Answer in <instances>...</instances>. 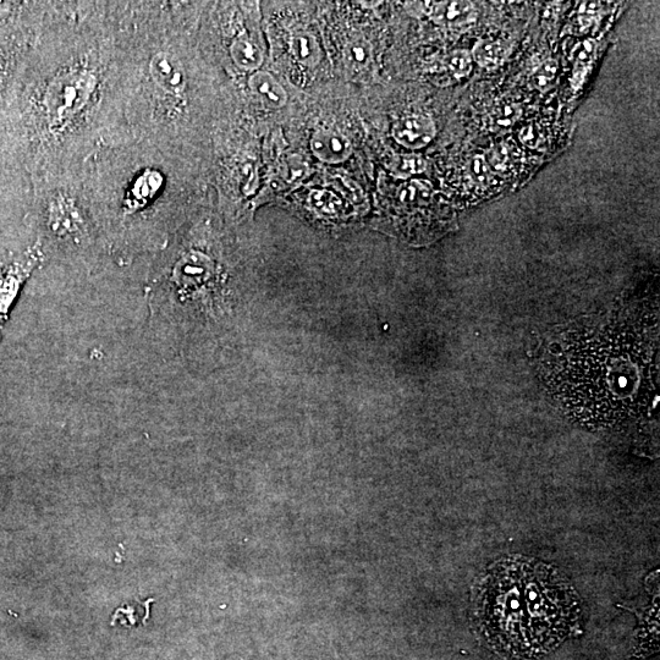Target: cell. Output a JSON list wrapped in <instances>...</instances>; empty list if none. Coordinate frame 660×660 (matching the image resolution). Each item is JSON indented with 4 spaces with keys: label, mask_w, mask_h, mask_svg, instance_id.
<instances>
[{
    "label": "cell",
    "mask_w": 660,
    "mask_h": 660,
    "mask_svg": "<svg viewBox=\"0 0 660 660\" xmlns=\"http://www.w3.org/2000/svg\"><path fill=\"white\" fill-rule=\"evenodd\" d=\"M658 341L647 329L613 321L570 332L550 346L542 381L571 420L620 428L648 415L658 400Z\"/></svg>",
    "instance_id": "obj_1"
},
{
    "label": "cell",
    "mask_w": 660,
    "mask_h": 660,
    "mask_svg": "<svg viewBox=\"0 0 660 660\" xmlns=\"http://www.w3.org/2000/svg\"><path fill=\"white\" fill-rule=\"evenodd\" d=\"M476 618L484 640L505 660H532L580 632L581 605L554 566L505 558L478 587Z\"/></svg>",
    "instance_id": "obj_2"
},
{
    "label": "cell",
    "mask_w": 660,
    "mask_h": 660,
    "mask_svg": "<svg viewBox=\"0 0 660 660\" xmlns=\"http://www.w3.org/2000/svg\"><path fill=\"white\" fill-rule=\"evenodd\" d=\"M40 246H33L24 255L0 267V332L8 321L11 306L14 305L22 285L42 261Z\"/></svg>",
    "instance_id": "obj_3"
},
{
    "label": "cell",
    "mask_w": 660,
    "mask_h": 660,
    "mask_svg": "<svg viewBox=\"0 0 660 660\" xmlns=\"http://www.w3.org/2000/svg\"><path fill=\"white\" fill-rule=\"evenodd\" d=\"M92 90V77L74 75L68 80L59 82L53 87L49 107L55 112V117H66L69 112L82 108Z\"/></svg>",
    "instance_id": "obj_4"
},
{
    "label": "cell",
    "mask_w": 660,
    "mask_h": 660,
    "mask_svg": "<svg viewBox=\"0 0 660 660\" xmlns=\"http://www.w3.org/2000/svg\"><path fill=\"white\" fill-rule=\"evenodd\" d=\"M436 132L433 120L425 115H410L396 121L393 126L394 139L409 150L426 147L434 139Z\"/></svg>",
    "instance_id": "obj_5"
},
{
    "label": "cell",
    "mask_w": 660,
    "mask_h": 660,
    "mask_svg": "<svg viewBox=\"0 0 660 660\" xmlns=\"http://www.w3.org/2000/svg\"><path fill=\"white\" fill-rule=\"evenodd\" d=\"M150 73L158 87L168 93H181L186 86L183 65L175 55L159 52L151 60Z\"/></svg>",
    "instance_id": "obj_6"
},
{
    "label": "cell",
    "mask_w": 660,
    "mask_h": 660,
    "mask_svg": "<svg viewBox=\"0 0 660 660\" xmlns=\"http://www.w3.org/2000/svg\"><path fill=\"white\" fill-rule=\"evenodd\" d=\"M311 150L324 163L339 164L351 157L352 145L348 137L334 130H319L312 136Z\"/></svg>",
    "instance_id": "obj_7"
},
{
    "label": "cell",
    "mask_w": 660,
    "mask_h": 660,
    "mask_svg": "<svg viewBox=\"0 0 660 660\" xmlns=\"http://www.w3.org/2000/svg\"><path fill=\"white\" fill-rule=\"evenodd\" d=\"M428 14L440 25L462 32L476 20V11L469 2L426 3Z\"/></svg>",
    "instance_id": "obj_8"
},
{
    "label": "cell",
    "mask_w": 660,
    "mask_h": 660,
    "mask_svg": "<svg viewBox=\"0 0 660 660\" xmlns=\"http://www.w3.org/2000/svg\"><path fill=\"white\" fill-rule=\"evenodd\" d=\"M249 86L264 107L282 109L288 103V93L278 80L267 71H257L249 80Z\"/></svg>",
    "instance_id": "obj_9"
},
{
    "label": "cell",
    "mask_w": 660,
    "mask_h": 660,
    "mask_svg": "<svg viewBox=\"0 0 660 660\" xmlns=\"http://www.w3.org/2000/svg\"><path fill=\"white\" fill-rule=\"evenodd\" d=\"M162 176L157 172H147L136 180L126 201L129 212H135L150 203L162 186Z\"/></svg>",
    "instance_id": "obj_10"
},
{
    "label": "cell",
    "mask_w": 660,
    "mask_h": 660,
    "mask_svg": "<svg viewBox=\"0 0 660 660\" xmlns=\"http://www.w3.org/2000/svg\"><path fill=\"white\" fill-rule=\"evenodd\" d=\"M230 55L236 66L246 71L260 69L264 59L262 49L247 37L236 38L231 43Z\"/></svg>",
    "instance_id": "obj_11"
},
{
    "label": "cell",
    "mask_w": 660,
    "mask_h": 660,
    "mask_svg": "<svg viewBox=\"0 0 660 660\" xmlns=\"http://www.w3.org/2000/svg\"><path fill=\"white\" fill-rule=\"evenodd\" d=\"M291 52L297 62L308 68H315L321 62V47H319L316 37L310 32H297L291 38Z\"/></svg>",
    "instance_id": "obj_12"
},
{
    "label": "cell",
    "mask_w": 660,
    "mask_h": 660,
    "mask_svg": "<svg viewBox=\"0 0 660 660\" xmlns=\"http://www.w3.org/2000/svg\"><path fill=\"white\" fill-rule=\"evenodd\" d=\"M473 58L483 68L494 69L503 63L505 49L497 42L483 41L473 49Z\"/></svg>",
    "instance_id": "obj_13"
},
{
    "label": "cell",
    "mask_w": 660,
    "mask_h": 660,
    "mask_svg": "<svg viewBox=\"0 0 660 660\" xmlns=\"http://www.w3.org/2000/svg\"><path fill=\"white\" fill-rule=\"evenodd\" d=\"M390 170L399 178H409L411 175L420 174L426 169L425 159L415 154L396 156L390 161Z\"/></svg>",
    "instance_id": "obj_14"
},
{
    "label": "cell",
    "mask_w": 660,
    "mask_h": 660,
    "mask_svg": "<svg viewBox=\"0 0 660 660\" xmlns=\"http://www.w3.org/2000/svg\"><path fill=\"white\" fill-rule=\"evenodd\" d=\"M515 152L510 146H498L489 153V164L498 172H508L515 162Z\"/></svg>",
    "instance_id": "obj_15"
},
{
    "label": "cell",
    "mask_w": 660,
    "mask_h": 660,
    "mask_svg": "<svg viewBox=\"0 0 660 660\" xmlns=\"http://www.w3.org/2000/svg\"><path fill=\"white\" fill-rule=\"evenodd\" d=\"M557 71L558 65L554 60H548V62L539 66L535 76H533L536 87L541 91L548 90L553 85L555 77H557Z\"/></svg>",
    "instance_id": "obj_16"
},
{
    "label": "cell",
    "mask_w": 660,
    "mask_h": 660,
    "mask_svg": "<svg viewBox=\"0 0 660 660\" xmlns=\"http://www.w3.org/2000/svg\"><path fill=\"white\" fill-rule=\"evenodd\" d=\"M449 68L453 74L458 77L469 75L472 69V60L470 54L466 51H458L451 54L449 59Z\"/></svg>",
    "instance_id": "obj_17"
},
{
    "label": "cell",
    "mask_w": 660,
    "mask_h": 660,
    "mask_svg": "<svg viewBox=\"0 0 660 660\" xmlns=\"http://www.w3.org/2000/svg\"><path fill=\"white\" fill-rule=\"evenodd\" d=\"M469 174L472 181H475L477 185L487 184L489 179H491V173H489V165L483 157L473 158L470 163Z\"/></svg>",
    "instance_id": "obj_18"
},
{
    "label": "cell",
    "mask_w": 660,
    "mask_h": 660,
    "mask_svg": "<svg viewBox=\"0 0 660 660\" xmlns=\"http://www.w3.org/2000/svg\"><path fill=\"white\" fill-rule=\"evenodd\" d=\"M310 200L313 205L318 208H321L323 212H334L335 209L339 207V200L332 192L327 191H315L312 192Z\"/></svg>",
    "instance_id": "obj_19"
},
{
    "label": "cell",
    "mask_w": 660,
    "mask_h": 660,
    "mask_svg": "<svg viewBox=\"0 0 660 660\" xmlns=\"http://www.w3.org/2000/svg\"><path fill=\"white\" fill-rule=\"evenodd\" d=\"M543 132L537 128V126H526L525 129H522L520 132V140L525 143L526 146L537 147L539 143L542 142Z\"/></svg>",
    "instance_id": "obj_20"
},
{
    "label": "cell",
    "mask_w": 660,
    "mask_h": 660,
    "mask_svg": "<svg viewBox=\"0 0 660 660\" xmlns=\"http://www.w3.org/2000/svg\"><path fill=\"white\" fill-rule=\"evenodd\" d=\"M494 114L499 125H511L517 118V115H519L514 104H504V106H500Z\"/></svg>",
    "instance_id": "obj_21"
},
{
    "label": "cell",
    "mask_w": 660,
    "mask_h": 660,
    "mask_svg": "<svg viewBox=\"0 0 660 660\" xmlns=\"http://www.w3.org/2000/svg\"><path fill=\"white\" fill-rule=\"evenodd\" d=\"M367 46L366 43H362V41H356L350 43L349 47V57H350V63H355L356 65H361L366 62L367 58Z\"/></svg>",
    "instance_id": "obj_22"
},
{
    "label": "cell",
    "mask_w": 660,
    "mask_h": 660,
    "mask_svg": "<svg viewBox=\"0 0 660 660\" xmlns=\"http://www.w3.org/2000/svg\"><path fill=\"white\" fill-rule=\"evenodd\" d=\"M594 48L596 47H594L593 41H585L581 43L574 53L575 59L579 60V62H587V60L592 57Z\"/></svg>",
    "instance_id": "obj_23"
}]
</instances>
